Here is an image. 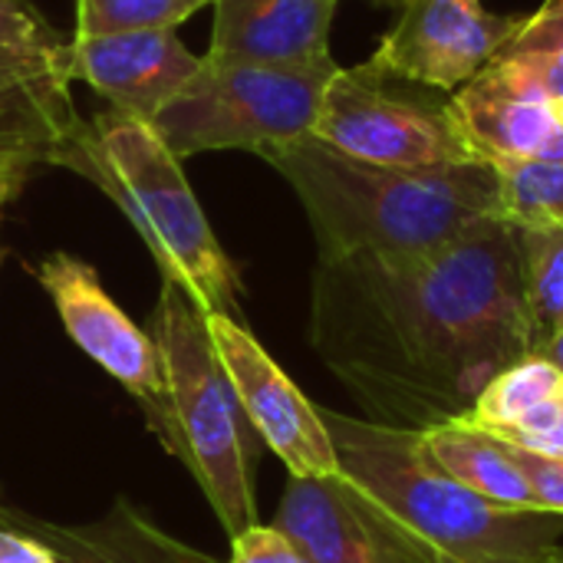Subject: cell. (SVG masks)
I'll return each instance as SVG.
<instances>
[{
    "label": "cell",
    "mask_w": 563,
    "mask_h": 563,
    "mask_svg": "<svg viewBox=\"0 0 563 563\" xmlns=\"http://www.w3.org/2000/svg\"><path fill=\"white\" fill-rule=\"evenodd\" d=\"M208 336L247 426L271 449V455L280 459L287 475L290 478L336 475L340 465L320 406H313L297 389V383L254 340L244 320L208 313Z\"/></svg>",
    "instance_id": "9"
},
{
    "label": "cell",
    "mask_w": 563,
    "mask_h": 563,
    "mask_svg": "<svg viewBox=\"0 0 563 563\" xmlns=\"http://www.w3.org/2000/svg\"><path fill=\"white\" fill-rule=\"evenodd\" d=\"M508 455L518 465V472L525 475V482H528L538 508L548 511V515L563 518V459L525 452V449H515V445H508Z\"/></svg>",
    "instance_id": "24"
},
{
    "label": "cell",
    "mask_w": 563,
    "mask_h": 563,
    "mask_svg": "<svg viewBox=\"0 0 563 563\" xmlns=\"http://www.w3.org/2000/svg\"><path fill=\"white\" fill-rule=\"evenodd\" d=\"M224 563H307V558L277 525H251L231 538V558Z\"/></svg>",
    "instance_id": "25"
},
{
    "label": "cell",
    "mask_w": 563,
    "mask_h": 563,
    "mask_svg": "<svg viewBox=\"0 0 563 563\" xmlns=\"http://www.w3.org/2000/svg\"><path fill=\"white\" fill-rule=\"evenodd\" d=\"M449 102L468 145L488 165L563 158V122L554 102L521 92L492 63L459 86Z\"/></svg>",
    "instance_id": "14"
},
{
    "label": "cell",
    "mask_w": 563,
    "mask_h": 563,
    "mask_svg": "<svg viewBox=\"0 0 563 563\" xmlns=\"http://www.w3.org/2000/svg\"><path fill=\"white\" fill-rule=\"evenodd\" d=\"M501 188V218L511 224H563V158L492 165Z\"/></svg>",
    "instance_id": "20"
},
{
    "label": "cell",
    "mask_w": 563,
    "mask_h": 563,
    "mask_svg": "<svg viewBox=\"0 0 563 563\" xmlns=\"http://www.w3.org/2000/svg\"><path fill=\"white\" fill-rule=\"evenodd\" d=\"M73 73L92 86L109 109L152 122L198 73L195 56L175 30L69 36Z\"/></svg>",
    "instance_id": "13"
},
{
    "label": "cell",
    "mask_w": 563,
    "mask_h": 563,
    "mask_svg": "<svg viewBox=\"0 0 563 563\" xmlns=\"http://www.w3.org/2000/svg\"><path fill=\"white\" fill-rule=\"evenodd\" d=\"M73 36L175 30L214 0H76Z\"/></svg>",
    "instance_id": "21"
},
{
    "label": "cell",
    "mask_w": 563,
    "mask_h": 563,
    "mask_svg": "<svg viewBox=\"0 0 563 563\" xmlns=\"http://www.w3.org/2000/svg\"><path fill=\"white\" fill-rule=\"evenodd\" d=\"M310 343L369 422L465 419L501 369L538 356L518 228L485 218L422 254L317 261Z\"/></svg>",
    "instance_id": "1"
},
{
    "label": "cell",
    "mask_w": 563,
    "mask_h": 563,
    "mask_svg": "<svg viewBox=\"0 0 563 563\" xmlns=\"http://www.w3.org/2000/svg\"><path fill=\"white\" fill-rule=\"evenodd\" d=\"M422 445L432 462L468 492L518 511H541L525 475L508 455V445L468 419H452L422 432ZM548 515V511H544Z\"/></svg>",
    "instance_id": "17"
},
{
    "label": "cell",
    "mask_w": 563,
    "mask_h": 563,
    "mask_svg": "<svg viewBox=\"0 0 563 563\" xmlns=\"http://www.w3.org/2000/svg\"><path fill=\"white\" fill-rule=\"evenodd\" d=\"M340 0H214L208 56L247 63L330 59Z\"/></svg>",
    "instance_id": "15"
},
{
    "label": "cell",
    "mask_w": 563,
    "mask_h": 563,
    "mask_svg": "<svg viewBox=\"0 0 563 563\" xmlns=\"http://www.w3.org/2000/svg\"><path fill=\"white\" fill-rule=\"evenodd\" d=\"M336 59L247 63L201 56L198 73L148 122L178 158L201 152H254L310 135Z\"/></svg>",
    "instance_id": "6"
},
{
    "label": "cell",
    "mask_w": 563,
    "mask_h": 563,
    "mask_svg": "<svg viewBox=\"0 0 563 563\" xmlns=\"http://www.w3.org/2000/svg\"><path fill=\"white\" fill-rule=\"evenodd\" d=\"M33 165L23 162V158H10V155H0V211L23 191L26 178H30Z\"/></svg>",
    "instance_id": "28"
},
{
    "label": "cell",
    "mask_w": 563,
    "mask_h": 563,
    "mask_svg": "<svg viewBox=\"0 0 563 563\" xmlns=\"http://www.w3.org/2000/svg\"><path fill=\"white\" fill-rule=\"evenodd\" d=\"M73 79L69 40L30 0H0V155L56 165L82 125Z\"/></svg>",
    "instance_id": "8"
},
{
    "label": "cell",
    "mask_w": 563,
    "mask_h": 563,
    "mask_svg": "<svg viewBox=\"0 0 563 563\" xmlns=\"http://www.w3.org/2000/svg\"><path fill=\"white\" fill-rule=\"evenodd\" d=\"M30 274L49 297L66 336L139 402L145 422L152 426L162 409L165 383L148 330L125 317V310L102 287L96 267L76 254H46L30 267Z\"/></svg>",
    "instance_id": "10"
},
{
    "label": "cell",
    "mask_w": 563,
    "mask_h": 563,
    "mask_svg": "<svg viewBox=\"0 0 563 563\" xmlns=\"http://www.w3.org/2000/svg\"><path fill=\"white\" fill-rule=\"evenodd\" d=\"M0 257H3V254H0Z\"/></svg>",
    "instance_id": "32"
},
{
    "label": "cell",
    "mask_w": 563,
    "mask_h": 563,
    "mask_svg": "<svg viewBox=\"0 0 563 563\" xmlns=\"http://www.w3.org/2000/svg\"><path fill=\"white\" fill-rule=\"evenodd\" d=\"M0 563H59L53 548L26 531L0 525Z\"/></svg>",
    "instance_id": "27"
},
{
    "label": "cell",
    "mask_w": 563,
    "mask_h": 563,
    "mask_svg": "<svg viewBox=\"0 0 563 563\" xmlns=\"http://www.w3.org/2000/svg\"><path fill=\"white\" fill-rule=\"evenodd\" d=\"M452 92L402 79L373 59L336 69L310 135L373 165L432 168L482 162L468 145Z\"/></svg>",
    "instance_id": "7"
},
{
    "label": "cell",
    "mask_w": 563,
    "mask_h": 563,
    "mask_svg": "<svg viewBox=\"0 0 563 563\" xmlns=\"http://www.w3.org/2000/svg\"><path fill=\"white\" fill-rule=\"evenodd\" d=\"M0 525L46 541L59 563H224L172 538L125 498L82 525H53L13 508H0Z\"/></svg>",
    "instance_id": "16"
},
{
    "label": "cell",
    "mask_w": 563,
    "mask_h": 563,
    "mask_svg": "<svg viewBox=\"0 0 563 563\" xmlns=\"http://www.w3.org/2000/svg\"><path fill=\"white\" fill-rule=\"evenodd\" d=\"M274 525L307 563H432L393 515L340 472L287 478Z\"/></svg>",
    "instance_id": "12"
},
{
    "label": "cell",
    "mask_w": 563,
    "mask_h": 563,
    "mask_svg": "<svg viewBox=\"0 0 563 563\" xmlns=\"http://www.w3.org/2000/svg\"><path fill=\"white\" fill-rule=\"evenodd\" d=\"M525 297L541 346L563 330V224H515Z\"/></svg>",
    "instance_id": "19"
},
{
    "label": "cell",
    "mask_w": 563,
    "mask_h": 563,
    "mask_svg": "<svg viewBox=\"0 0 563 563\" xmlns=\"http://www.w3.org/2000/svg\"><path fill=\"white\" fill-rule=\"evenodd\" d=\"M297 191L320 261L356 254H422L485 218H501V188L488 162L393 168L360 162L317 135L261 152Z\"/></svg>",
    "instance_id": "2"
},
{
    "label": "cell",
    "mask_w": 563,
    "mask_h": 563,
    "mask_svg": "<svg viewBox=\"0 0 563 563\" xmlns=\"http://www.w3.org/2000/svg\"><path fill=\"white\" fill-rule=\"evenodd\" d=\"M563 49V0H544L534 13L525 16L518 36L501 49L508 53H554Z\"/></svg>",
    "instance_id": "26"
},
{
    "label": "cell",
    "mask_w": 563,
    "mask_h": 563,
    "mask_svg": "<svg viewBox=\"0 0 563 563\" xmlns=\"http://www.w3.org/2000/svg\"><path fill=\"white\" fill-rule=\"evenodd\" d=\"M148 336L162 363V409L148 426L165 452L185 465L228 538L257 525L254 465L261 439L247 426L238 396L214 356L208 310L175 280H162L148 317Z\"/></svg>",
    "instance_id": "5"
},
{
    "label": "cell",
    "mask_w": 563,
    "mask_h": 563,
    "mask_svg": "<svg viewBox=\"0 0 563 563\" xmlns=\"http://www.w3.org/2000/svg\"><path fill=\"white\" fill-rule=\"evenodd\" d=\"M92 181L132 221L162 280L185 287L208 313L241 320V277L185 178L181 158L155 129L106 109L79 125L56 158Z\"/></svg>",
    "instance_id": "4"
},
{
    "label": "cell",
    "mask_w": 563,
    "mask_h": 563,
    "mask_svg": "<svg viewBox=\"0 0 563 563\" xmlns=\"http://www.w3.org/2000/svg\"><path fill=\"white\" fill-rule=\"evenodd\" d=\"M548 563H563V544L561 548H558V554H554V558H551V561Z\"/></svg>",
    "instance_id": "30"
},
{
    "label": "cell",
    "mask_w": 563,
    "mask_h": 563,
    "mask_svg": "<svg viewBox=\"0 0 563 563\" xmlns=\"http://www.w3.org/2000/svg\"><path fill=\"white\" fill-rule=\"evenodd\" d=\"M492 66L521 92L558 102L563 99V49L554 53H508L492 59Z\"/></svg>",
    "instance_id": "22"
},
{
    "label": "cell",
    "mask_w": 563,
    "mask_h": 563,
    "mask_svg": "<svg viewBox=\"0 0 563 563\" xmlns=\"http://www.w3.org/2000/svg\"><path fill=\"white\" fill-rule=\"evenodd\" d=\"M563 386V373L544 356H528L508 369H501L475 399L472 412L465 416L472 426L505 435L508 429L521 426L531 412L551 402Z\"/></svg>",
    "instance_id": "18"
},
{
    "label": "cell",
    "mask_w": 563,
    "mask_h": 563,
    "mask_svg": "<svg viewBox=\"0 0 563 563\" xmlns=\"http://www.w3.org/2000/svg\"><path fill=\"white\" fill-rule=\"evenodd\" d=\"M528 13H492L482 0H402V13L369 56L376 66L455 92L518 36Z\"/></svg>",
    "instance_id": "11"
},
{
    "label": "cell",
    "mask_w": 563,
    "mask_h": 563,
    "mask_svg": "<svg viewBox=\"0 0 563 563\" xmlns=\"http://www.w3.org/2000/svg\"><path fill=\"white\" fill-rule=\"evenodd\" d=\"M495 439H501V442H508L515 449H525V452L563 459V386L551 402H544L538 412H531L521 426H515V429H508L505 435H495Z\"/></svg>",
    "instance_id": "23"
},
{
    "label": "cell",
    "mask_w": 563,
    "mask_h": 563,
    "mask_svg": "<svg viewBox=\"0 0 563 563\" xmlns=\"http://www.w3.org/2000/svg\"><path fill=\"white\" fill-rule=\"evenodd\" d=\"M340 475L393 515L432 563H548L563 518L495 505L445 475L422 432L320 409Z\"/></svg>",
    "instance_id": "3"
},
{
    "label": "cell",
    "mask_w": 563,
    "mask_h": 563,
    "mask_svg": "<svg viewBox=\"0 0 563 563\" xmlns=\"http://www.w3.org/2000/svg\"><path fill=\"white\" fill-rule=\"evenodd\" d=\"M554 109H558V119L563 122V99H558V102H554Z\"/></svg>",
    "instance_id": "31"
},
{
    "label": "cell",
    "mask_w": 563,
    "mask_h": 563,
    "mask_svg": "<svg viewBox=\"0 0 563 563\" xmlns=\"http://www.w3.org/2000/svg\"><path fill=\"white\" fill-rule=\"evenodd\" d=\"M538 356H544L548 363H554V366L563 373V330H558V333L541 346V353H538Z\"/></svg>",
    "instance_id": "29"
}]
</instances>
